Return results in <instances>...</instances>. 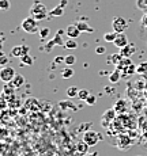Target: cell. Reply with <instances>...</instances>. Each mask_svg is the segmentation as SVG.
I'll return each mask as SVG.
<instances>
[{
    "mask_svg": "<svg viewBox=\"0 0 147 156\" xmlns=\"http://www.w3.org/2000/svg\"><path fill=\"white\" fill-rule=\"evenodd\" d=\"M145 136H146V139H147V132H146V134H145Z\"/></svg>",
    "mask_w": 147,
    "mask_h": 156,
    "instance_id": "1f68e13d",
    "label": "cell"
},
{
    "mask_svg": "<svg viewBox=\"0 0 147 156\" xmlns=\"http://www.w3.org/2000/svg\"><path fill=\"white\" fill-rule=\"evenodd\" d=\"M64 61H65V56H59V57H56L53 62H56V64H61V62H64Z\"/></svg>",
    "mask_w": 147,
    "mask_h": 156,
    "instance_id": "83f0119b",
    "label": "cell"
},
{
    "mask_svg": "<svg viewBox=\"0 0 147 156\" xmlns=\"http://www.w3.org/2000/svg\"><path fill=\"white\" fill-rule=\"evenodd\" d=\"M112 27H113V31H116L117 34L124 33L128 29V20L123 16H115L112 20Z\"/></svg>",
    "mask_w": 147,
    "mask_h": 156,
    "instance_id": "277c9868",
    "label": "cell"
},
{
    "mask_svg": "<svg viewBox=\"0 0 147 156\" xmlns=\"http://www.w3.org/2000/svg\"><path fill=\"white\" fill-rule=\"evenodd\" d=\"M65 64L67 65H74L75 62H76V57H75L74 55H68V56H65Z\"/></svg>",
    "mask_w": 147,
    "mask_h": 156,
    "instance_id": "603a6c76",
    "label": "cell"
},
{
    "mask_svg": "<svg viewBox=\"0 0 147 156\" xmlns=\"http://www.w3.org/2000/svg\"><path fill=\"white\" fill-rule=\"evenodd\" d=\"M116 37H117V33L116 31H109V33H105L104 34V40L106 42H115Z\"/></svg>",
    "mask_w": 147,
    "mask_h": 156,
    "instance_id": "5bb4252c",
    "label": "cell"
},
{
    "mask_svg": "<svg viewBox=\"0 0 147 156\" xmlns=\"http://www.w3.org/2000/svg\"><path fill=\"white\" fill-rule=\"evenodd\" d=\"M89 95H90V92L87 91L86 88H82V90H79V92H78V99H80V101H86L89 98Z\"/></svg>",
    "mask_w": 147,
    "mask_h": 156,
    "instance_id": "2e32d148",
    "label": "cell"
},
{
    "mask_svg": "<svg viewBox=\"0 0 147 156\" xmlns=\"http://www.w3.org/2000/svg\"><path fill=\"white\" fill-rule=\"evenodd\" d=\"M147 71V62H145V64H140L139 65V67H138L136 68V72H138V73H143V72H146Z\"/></svg>",
    "mask_w": 147,
    "mask_h": 156,
    "instance_id": "4316f807",
    "label": "cell"
},
{
    "mask_svg": "<svg viewBox=\"0 0 147 156\" xmlns=\"http://www.w3.org/2000/svg\"><path fill=\"white\" fill-rule=\"evenodd\" d=\"M78 92H79V90H78L76 87L71 86V87H68V88H67L65 94H67V97H68V98H75V97L78 98Z\"/></svg>",
    "mask_w": 147,
    "mask_h": 156,
    "instance_id": "9a60e30c",
    "label": "cell"
},
{
    "mask_svg": "<svg viewBox=\"0 0 147 156\" xmlns=\"http://www.w3.org/2000/svg\"><path fill=\"white\" fill-rule=\"evenodd\" d=\"M17 76V72L13 67H4L2 71H0V79L6 83H10L14 80V77Z\"/></svg>",
    "mask_w": 147,
    "mask_h": 156,
    "instance_id": "5b68a950",
    "label": "cell"
},
{
    "mask_svg": "<svg viewBox=\"0 0 147 156\" xmlns=\"http://www.w3.org/2000/svg\"><path fill=\"white\" fill-rule=\"evenodd\" d=\"M76 148H78V151H79L80 154H86V152L89 151V145H87V144H86L85 141H83V140H82V141H80L79 144H78Z\"/></svg>",
    "mask_w": 147,
    "mask_h": 156,
    "instance_id": "ffe728a7",
    "label": "cell"
},
{
    "mask_svg": "<svg viewBox=\"0 0 147 156\" xmlns=\"http://www.w3.org/2000/svg\"><path fill=\"white\" fill-rule=\"evenodd\" d=\"M105 52H106V49H105L104 46H97V49H95V53H97V55H104Z\"/></svg>",
    "mask_w": 147,
    "mask_h": 156,
    "instance_id": "f1b7e54d",
    "label": "cell"
},
{
    "mask_svg": "<svg viewBox=\"0 0 147 156\" xmlns=\"http://www.w3.org/2000/svg\"><path fill=\"white\" fill-rule=\"evenodd\" d=\"M116 45V46L119 48V49H123L124 46H127L128 44V37L124 34V33H120V34H117V37H116V40H115V42H113Z\"/></svg>",
    "mask_w": 147,
    "mask_h": 156,
    "instance_id": "8992f818",
    "label": "cell"
},
{
    "mask_svg": "<svg viewBox=\"0 0 147 156\" xmlns=\"http://www.w3.org/2000/svg\"><path fill=\"white\" fill-rule=\"evenodd\" d=\"M11 56L13 57H22L23 56V45H17L11 49Z\"/></svg>",
    "mask_w": 147,
    "mask_h": 156,
    "instance_id": "30bf717a",
    "label": "cell"
},
{
    "mask_svg": "<svg viewBox=\"0 0 147 156\" xmlns=\"http://www.w3.org/2000/svg\"><path fill=\"white\" fill-rule=\"evenodd\" d=\"M101 140H102V136H101L98 132L91 130V129L87 130L85 134H83V141L87 144L89 147L95 145V144H98V141H101Z\"/></svg>",
    "mask_w": 147,
    "mask_h": 156,
    "instance_id": "3957f363",
    "label": "cell"
},
{
    "mask_svg": "<svg viewBox=\"0 0 147 156\" xmlns=\"http://www.w3.org/2000/svg\"><path fill=\"white\" fill-rule=\"evenodd\" d=\"M67 0H61V2H60V5H61V7H64L65 8V5H67Z\"/></svg>",
    "mask_w": 147,
    "mask_h": 156,
    "instance_id": "4dcf8cb0",
    "label": "cell"
},
{
    "mask_svg": "<svg viewBox=\"0 0 147 156\" xmlns=\"http://www.w3.org/2000/svg\"><path fill=\"white\" fill-rule=\"evenodd\" d=\"M64 46L67 48V49H76L78 42L74 40V38H70V40H67V41L64 42Z\"/></svg>",
    "mask_w": 147,
    "mask_h": 156,
    "instance_id": "ac0fdd59",
    "label": "cell"
},
{
    "mask_svg": "<svg viewBox=\"0 0 147 156\" xmlns=\"http://www.w3.org/2000/svg\"><path fill=\"white\" fill-rule=\"evenodd\" d=\"M8 62V58L6 56H2V60H0V64L3 65V67H6V64Z\"/></svg>",
    "mask_w": 147,
    "mask_h": 156,
    "instance_id": "f546056e",
    "label": "cell"
},
{
    "mask_svg": "<svg viewBox=\"0 0 147 156\" xmlns=\"http://www.w3.org/2000/svg\"><path fill=\"white\" fill-rule=\"evenodd\" d=\"M75 25L78 26V29L80 30V33H93L94 31V29H93L91 26H89V23L86 22V20H83V19L75 22Z\"/></svg>",
    "mask_w": 147,
    "mask_h": 156,
    "instance_id": "9c48e42d",
    "label": "cell"
},
{
    "mask_svg": "<svg viewBox=\"0 0 147 156\" xmlns=\"http://www.w3.org/2000/svg\"><path fill=\"white\" fill-rule=\"evenodd\" d=\"M23 83H25V77H23L22 75H18L17 73V76L14 77V80L11 82V84H13L15 88H19L20 86H23Z\"/></svg>",
    "mask_w": 147,
    "mask_h": 156,
    "instance_id": "8fae6325",
    "label": "cell"
},
{
    "mask_svg": "<svg viewBox=\"0 0 147 156\" xmlns=\"http://www.w3.org/2000/svg\"><path fill=\"white\" fill-rule=\"evenodd\" d=\"M33 62H34V60H33V57L30 55H25L20 57V65H33Z\"/></svg>",
    "mask_w": 147,
    "mask_h": 156,
    "instance_id": "4fadbf2b",
    "label": "cell"
},
{
    "mask_svg": "<svg viewBox=\"0 0 147 156\" xmlns=\"http://www.w3.org/2000/svg\"><path fill=\"white\" fill-rule=\"evenodd\" d=\"M30 15L33 18H35L37 20H42L49 16V12H48V8L44 3H41L40 0H35V2H33L31 7H30Z\"/></svg>",
    "mask_w": 147,
    "mask_h": 156,
    "instance_id": "6da1fadb",
    "label": "cell"
},
{
    "mask_svg": "<svg viewBox=\"0 0 147 156\" xmlns=\"http://www.w3.org/2000/svg\"><path fill=\"white\" fill-rule=\"evenodd\" d=\"M120 50H121L120 53L123 55V57H124V58H128V57H131L135 52H136V45L135 44H128L127 46H124L123 49H120Z\"/></svg>",
    "mask_w": 147,
    "mask_h": 156,
    "instance_id": "ba28073f",
    "label": "cell"
},
{
    "mask_svg": "<svg viewBox=\"0 0 147 156\" xmlns=\"http://www.w3.org/2000/svg\"><path fill=\"white\" fill-rule=\"evenodd\" d=\"M49 34H50V30L48 29V27L40 29V37H41V40H46V38L49 37Z\"/></svg>",
    "mask_w": 147,
    "mask_h": 156,
    "instance_id": "44dd1931",
    "label": "cell"
},
{
    "mask_svg": "<svg viewBox=\"0 0 147 156\" xmlns=\"http://www.w3.org/2000/svg\"><path fill=\"white\" fill-rule=\"evenodd\" d=\"M65 34L68 35V38H74V40H76V38L80 35V30L78 29V26L74 23V25H70L67 29H65Z\"/></svg>",
    "mask_w": 147,
    "mask_h": 156,
    "instance_id": "52a82bcc",
    "label": "cell"
},
{
    "mask_svg": "<svg viewBox=\"0 0 147 156\" xmlns=\"http://www.w3.org/2000/svg\"><path fill=\"white\" fill-rule=\"evenodd\" d=\"M63 14H64V7H61L60 4L49 11V16H61Z\"/></svg>",
    "mask_w": 147,
    "mask_h": 156,
    "instance_id": "7c38bea8",
    "label": "cell"
},
{
    "mask_svg": "<svg viewBox=\"0 0 147 156\" xmlns=\"http://www.w3.org/2000/svg\"><path fill=\"white\" fill-rule=\"evenodd\" d=\"M95 102H97V98H95V95H91V94H90V95H89V98L86 99V103L90 105V106H93V105H94Z\"/></svg>",
    "mask_w": 147,
    "mask_h": 156,
    "instance_id": "484cf974",
    "label": "cell"
},
{
    "mask_svg": "<svg viewBox=\"0 0 147 156\" xmlns=\"http://www.w3.org/2000/svg\"><path fill=\"white\" fill-rule=\"evenodd\" d=\"M124 102L123 101H119V102H116V105H115V110L116 112H124L125 110V106H124Z\"/></svg>",
    "mask_w": 147,
    "mask_h": 156,
    "instance_id": "d4e9b609",
    "label": "cell"
},
{
    "mask_svg": "<svg viewBox=\"0 0 147 156\" xmlns=\"http://www.w3.org/2000/svg\"><path fill=\"white\" fill-rule=\"evenodd\" d=\"M20 27L25 33L28 34H35V33H40V29H38V20L35 18H33L31 15H29L28 18L22 20L20 23Z\"/></svg>",
    "mask_w": 147,
    "mask_h": 156,
    "instance_id": "7a4b0ae2",
    "label": "cell"
},
{
    "mask_svg": "<svg viewBox=\"0 0 147 156\" xmlns=\"http://www.w3.org/2000/svg\"><path fill=\"white\" fill-rule=\"evenodd\" d=\"M10 7H11L10 0H0V8H2L3 11H7Z\"/></svg>",
    "mask_w": 147,
    "mask_h": 156,
    "instance_id": "cb8c5ba5",
    "label": "cell"
},
{
    "mask_svg": "<svg viewBox=\"0 0 147 156\" xmlns=\"http://www.w3.org/2000/svg\"><path fill=\"white\" fill-rule=\"evenodd\" d=\"M121 58H123L121 53H115V55H112L109 57V61L112 62V64H119V62L121 61Z\"/></svg>",
    "mask_w": 147,
    "mask_h": 156,
    "instance_id": "e0dca14e",
    "label": "cell"
},
{
    "mask_svg": "<svg viewBox=\"0 0 147 156\" xmlns=\"http://www.w3.org/2000/svg\"><path fill=\"white\" fill-rule=\"evenodd\" d=\"M109 80H110L112 83H117L119 80H120V73H119L117 71H113L112 73L109 75Z\"/></svg>",
    "mask_w": 147,
    "mask_h": 156,
    "instance_id": "7402d4cb",
    "label": "cell"
},
{
    "mask_svg": "<svg viewBox=\"0 0 147 156\" xmlns=\"http://www.w3.org/2000/svg\"><path fill=\"white\" fill-rule=\"evenodd\" d=\"M72 75H74V71L71 69V68H64V69L61 71L63 79H70V77H72Z\"/></svg>",
    "mask_w": 147,
    "mask_h": 156,
    "instance_id": "d6986e66",
    "label": "cell"
}]
</instances>
